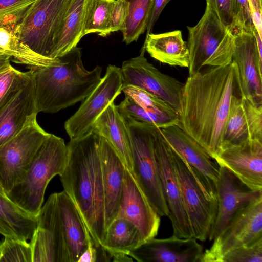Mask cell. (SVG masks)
I'll use <instances>...</instances> for the list:
<instances>
[{
  "mask_svg": "<svg viewBox=\"0 0 262 262\" xmlns=\"http://www.w3.org/2000/svg\"><path fill=\"white\" fill-rule=\"evenodd\" d=\"M220 21L234 35L237 33L234 0H206Z\"/></svg>",
  "mask_w": 262,
  "mask_h": 262,
  "instance_id": "cell-38",
  "label": "cell"
},
{
  "mask_svg": "<svg viewBox=\"0 0 262 262\" xmlns=\"http://www.w3.org/2000/svg\"><path fill=\"white\" fill-rule=\"evenodd\" d=\"M67 156V145L63 139L50 134L38 148L22 180L6 196L37 217L47 187L52 178L62 172Z\"/></svg>",
  "mask_w": 262,
  "mask_h": 262,
  "instance_id": "cell-4",
  "label": "cell"
},
{
  "mask_svg": "<svg viewBox=\"0 0 262 262\" xmlns=\"http://www.w3.org/2000/svg\"><path fill=\"white\" fill-rule=\"evenodd\" d=\"M237 33L241 31L252 32V21L248 0H234Z\"/></svg>",
  "mask_w": 262,
  "mask_h": 262,
  "instance_id": "cell-41",
  "label": "cell"
},
{
  "mask_svg": "<svg viewBox=\"0 0 262 262\" xmlns=\"http://www.w3.org/2000/svg\"><path fill=\"white\" fill-rule=\"evenodd\" d=\"M0 262H32L30 243L4 237L0 243Z\"/></svg>",
  "mask_w": 262,
  "mask_h": 262,
  "instance_id": "cell-35",
  "label": "cell"
},
{
  "mask_svg": "<svg viewBox=\"0 0 262 262\" xmlns=\"http://www.w3.org/2000/svg\"><path fill=\"white\" fill-rule=\"evenodd\" d=\"M6 53V52L2 49H0V54Z\"/></svg>",
  "mask_w": 262,
  "mask_h": 262,
  "instance_id": "cell-48",
  "label": "cell"
},
{
  "mask_svg": "<svg viewBox=\"0 0 262 262\" xmlns=\"http://www.w3.org/2000/svg\"><path fill=\"white\" fill-rule=\"evenodd\" d=\"M99 154L104 193L106 230L116 218L118 211L126 167L113 147L102 137L100 138Z\"/></svg>",
  "mask_w": 262,
  "mask_h": 262,
  "instance_id": "cell-22",
  "label": "cell"
},
{
  "mask_svg": "<svg viewBox=\"0 0 262 262\" xmlns=\"http://www.w3.org/2000/svg\"><path fill=\"white\" fill-rule=\"evenodd\" d=\"M92 132L104 138L113 147L125 167L132 170L130 141L123 116L114 102L110 103L95 121Z\"/></svg>",
  "mask_w": 262,
  "mask_h": 262,
  "instance_id": "cell-23",
  "label": "cell"
},
{
  "mask_svg": "<svg viewBox=\"0 0 262 262\" xmlns=\"http://www.w3.org/2000/svg\"><path fill=\"white\" fill-rule=\"evenodd\" d=\"M18 21L8 20L0 23V48L8 53L13 61L26 65L29 69L50 65L58 58L41 57L20 43L16 38L15 29Z\"/></svg>",
  "mask_w": 262,
  "mask_h": 262,
  "instance_id": "cell-28",
  "label": "cell"
},
{
  "mask_svg": "<svg viewBox=\"0 0 262 262\" xmlns=\"http://www.w3.org/2000/svg\"><path fill=\"white\" fill-rule=\"evenodd\" d=\"M35 0H0V20L27 9Z\"/></svg>",
  "mask_w": 262,
  "mask_h": 262,
  "instance_id": "cell-42",
  "label": "cell"
},
{
  "mask_svg": "<svg viewBox=\"0 0 262 262\" xmlns=\"http://www.w3.org/2000/svg\"><path fill=\"white\" fill-rule=\"evenodd\" d=\"M31 70L37 113H55L82 102L102 79L100 66L85 69L77 47L53 64Z\"/></svg>",
  "mask_w": 262,
  "mask_h": 262,
  "instance_id": "cell-3",
  "label": "cell"
},
{
  "mask_svg": "<svg viewBox=\"0 0 262 262\" xmlns=\"http://www.w3.org/2000/svg\"><path fill=\"white\" fill-rule=\"evenodd\" d=\"M143 50L156 60L171 66L188 68L189 54L187 44L180 30L146 36Z\"/></svg>",
  "mask_w": 262,
  "mask_h": 262,
  "instance_id": "cell-25",
  "label": "cell"
},
{
  "mask_svg": "<svg viewBox=\"0 0 262 262\" xmlns=\"http://www.w3.org/2000/svg\"><path fill=\"white\" fill-rule=\"evenodd\" d=\"M154 143L163 194L169 211L168 217L172 227V235L179 238L193 237L172 161V148L157 127L154 132Z\"/></svg>",
  "mask_w": 262,
  "mask_h": 262,
  "instance_id": "cell-11",
  "label": "cell"
},
{
  "mask_svg": "<svg viewBox=\"0 0 262 262\" xmlns=\"http://www.w3.org/2000/svg\"><path fill=\"white\" fill-rule=\"evenodd\" d=\"M116 218L125 219L134 224L145 242L155 237L158 234L160 216L152 208L131 171L126 167Z\"/></svg>",
  "mask_w": 262,
  "mask_h": 262,
  "instance_id": "cell-17",
  "label": "cell"
},
{
  "mask_svg": "<svg viewBox=\"0 0 262 262\" xmlns=\"http://www.w3.org/2000/svg\"><path fill=\"white\" fill-rule=\"evenodd\" d=\"M171 0H153L148 26L146 29V35L152 33L153 27L158 20L160 15L166 5Z\"/></svg>",
  "mask_w": 262,
  "mask_h": 262,
  "instance_id": "cell-44",
  "label": "cell"
},
{
  "mask_svg": "<svg viewBox=\"0 0 262 262\" xmlns=\"http://www.w3.org/2000/svg\"><path fill=\"white\" fill-rule=\"evenodd\" d=\"M122 88L120 68L109 65L99 84L65 122L64 128L70 139L82 137L91 132L97 118L110 103L114 102L121 94Z\"/></svg>",
  "mask_w": 262,
  "mask_h": 262,
  "instance_id": "cell-14",
  "label": "cell"
},
{
  "mask_svg": "<svg viewBox=\"0 0 262 262\" xmlns=\"http://www.w3.org/2000/svg\"><path fill=\"white\" fill-rule=\"evenodd\" d=\"M262 0H248L251 17L254 27L262 37Z\"/></svg>",
  "mask_w": 262,
  "mask_h": 262,
  "instance_id": "cell-43",
  "label": "cell"
},
{
  "mask_svg": "<svg viewBox=\"0 0 262 262\" xmlns=\"http://www.w3.org/2000/svg\"><path fill=\"white\" fill-rule=\"evenodd\" d=\"M242 95L236 63L211 67L189 76L184 84L180 126L213 159L219 152L234 95Z\"/></svg>",
  "mask_w": 262,
  "mask_h": 262,
  "instance_id": "cell-1",
  "label": "cell"
},
{
  "mask_svg": "<svg viewBox=\"0 0 262 262\" xmlns=\"http://www.w3.org/2000/svg\"><path fill=\"white\" fill-rule=\"evenodd\" d=\"M220 262H262V239L229 250Z\"/></svg>",
  "mask_w": 262,
  "mask_h": 262,
  "instance_id": "cell-37",
  "label": "cell"
},
{
  "mask_svg": "<svg viewBox=\"0 0 262 262\" xmlns=\"http://www.w3.org/2000/svg\"><path fill=\"white\" fill-rule=\"evenodd\" d=\"M203 252L195 238L172 235L147 240L130 251L128 255L138 262H202Z\"/></svg>",
  "mask_w": 262,
  "mask_h": 262,
  "instance_id": "cell-20",
  "label": "cell"
},
{
  "mask_svg": "<svg viewBox=\"0 0 262 262\" xmlns=\"http://www.w3.org/2000/svg\"><path fill=\"white\" fill-rule=\"evenodd\" d=\"M35 114L37 112L32 70L27 81L0 102V145L17 134Z\"/></svg>",
  "mask_w": 262,
  "mask_h": 262,
  "instance_id": "cell-21",
  "label": "cell"
},
{
  "mask_svg": "<svg viewBox=\"0 0 262 262\" xmlns=\"http://www.w3.org/2000/svg\"><path fill=\"white\" fill-rule=\"evenodd\" d=\"M115 0H86L83 36L90 33L99 36L108 35L107 29L111 13Z\"/></svg>",
  "mask_w": 262,
  "mask_h": 262,
  "instance_id": "cell-32",
  "label": "cell"
},
{
  "mask_svg": "<svg viewBox=\"0 0 262 262\" xmlns=\"http://www.w3.org/2000/svg\"><path fill=\"white\" fill-rule=\"evenodd\" d=\"M160 129L170 146L188 164L207 197L217 202L218 164L180 125L173 124Z\"/></svg>",
  "mask_w": 262,
  "mask_h": 262,
  "instance_id": "cell-13",
  "label": "cell"
},
{
  "mask_svg": "<svg viewBox=\"0 0 262 262\" xmlns=\"http://www.w3.org/2000/svg\"><path fill=\"white\" fill-rule=\"evenodd\" d=\"M214 160L249 189L262 191V141L250 139L221 149Z\"/></svg>",
  "mask_w": 262,
  "mask_h": 262,
  "instance_id": "cell-18",
  "label": "cell"
},
{
  "mask_svg": "<svg viewBox=\"0 0 262 262\" xmlns=\"http://www.w3.org/2000/svg\"><path fill=\"white\" fill-rule=\"evenodd\" d=\"M0 49H2L1 48H0ZM3 50V49H2Z\"/></svg>",
  "mask_w": 262,
  "mask_h": 262,
  "instance_id": "cell-49",
  "label": "cell"
},
{
  "mask_svg": "<svg viewBox=\"0 0 262 262\" xmlns=\"http://www.w3.org/2000/svg\"><path fill=\"white\" fill-rule=\"evenodd\" d=\"M242 104L247 116L251 139L262 141V105H258L242 97Z\"/></svg>",
  "mask_w": 262,
  "mask_h": 262,
  "instance_id": "cell-39",
  "label": "cell"
},
{
  "mask_svg": "<svg viewBox=\"0 0 262 262\" xmlns=\"http://www.w3.org/2000/svg\"><path fill=\"white\" fill-rule=\"evenodd\" d=\"M37 114L0 145V184L6 194L25 176L38 148L50 135L38 124Z\"/></svg>",
  "mask_w": 262,
  "mask_h": 262,
  "instance_id": "cell-8",
  "label": "cell"
},
{
  "mask_svg": "<svg viewBox=\"0 0 262 262\" xmlns=\"http://www.w3.org/2000/svg\"><path fill=\"white\" fill-rule=\"evenodd\" d=\"M242 95H236L232 97L220 150L240 144L250 139L249 125L242 104Z\"/></svg>",
  "mask_w": 262,
  "mask_h": 262,
  "instance_id": "cell-30",
  "label": "cell"
},
{
  "mask_svg": "<svg viewBox=\"0 0 262 262\" xmlns=\"http://www.w3.org/2000/svg\"><path fill=\"white\" fill-rule=\"evenodd\" d=\"M32 262H71L59 212L57 193H52L37 215L30 239Z\"/></svg>",
  "mask_w": 262,
  "mask_h": 262,
  "instance_id": "cell-12",
  "label": "cell"
},
{
  "mask_svg": "<svg viewBox=\"0 0 262 262\" xmlns=\"http://www.w3.org/2000/svg\"><path fill=\"white\" fill-rule=\"evenodd\" d=\"M32 70L20 72L11 64L0 71V102L11 92L21 88L28 80Z\"/></svg>",
  "mask_w": 262,
  "mask_h": 262,
  "instance_id": "cell-36",
  "label": "cell"
},
{
  "mask_svg": "<svg viewBox=\"0 0 262 262\" xmlns=\"http://www.w3.org/2000/svg\"><path fill=\"white\" fill-rule=\"evenodd\" d=\"M11 56L7 53L0 54V71L10 65Z\"/></svg>",
  "mask_w": 262,
  "mask_h": 262,
  "instance_id": "cell-46",
  "label": "cell"
},
{
  "mask_svg": "<svg viewBox=\"0 0 262 262\" xmlns=\"http://www.w3.org/2000/svg\"><path fill=\"white\" fill-rule=\"evenodd\" d=\"M128 7L126 1L115 0L108 26V35L122 30L128 14Z\"/></svg>",
  "mask_w": 262,
  "mask_h": 262,
  "instance_id": "cell-40",
  "label": "cell"
},
{
  "mask_svg": "<svg viewBox=\"0 0 262 262\" xmlns=\"http://www.w3.org/2000/svg\"><path fill=\"white\" fill-rule=\"evenodd\" d=\"M122 91L148 112L179 119V113L167 102L143 89L126 86Z\"/></svg>",
  "mask_w": 262,
  "mask_h": 262,
  "instance_id": "cell-33",
  "label": "cell"
},
{
  "mask_svg": "<svg viewBox=\"0 0 262 262\" xmlns=\"http://www.w3.org/2000/svg\"><path fill=\"white\" fill-rule=\"evenodd\" d=\"M86 0H73L56 30L50 58L62 56L77 47L83 35Z\"/></svg>",
  "mask_w": 262,
  "mask_h": 262,
  "instance_id": "cell-26",
  "label": "cell"
},
{
  "mask_svg": "<svg viewBox=\"0 0 262 262\" xmlns=\"http://www.w3.org/2000/svg\"><path fill=\"white\" fill-rule=\"evenodd\" d=\"M37 217L28 213L0 193V234L4 237L30 240L36 228Z\"/></svg>",
  "mask_w": 262,
  "mask_h": 262,
  "instance_id": "cell-27",
  "label": "cell"
},
{
  "mask_svg": "<svg viewBox=\"0 0 262 262\" xmlns=\"http://www.w3.org/2000/svg\"><path fill=\"white\" fill-rule=\"evenodd\" d=\"M73 0H35L16 25L19 42L32 52L51 58L54 37Z\"/></svg>",
  "mask_w": 262,
  "mask_h": 262,
  "instance_id": "cell-7",
  "label": "cell"
},
{
  "mask_svg": "<svg viewBox=\"0 0 262 262\" xmlns=\"http://www.w3.org/2000/svg\"><path fill=\"white\" fill-rule=\"evenodd\" d=\"M123 87L134 86L161 98L179 114L184 84L160 72L143 55L123 62Z\"/></svg>",
  "mask_w": 262,
  "mask_h": 262,
  "instance_id": "cell-15",
  "label": "cell"
},
{
  "mask_svg": "<svg viewBox=\"0 0 262 262\" xmlns=\"http://www.w3.org/2000/svg\"><path fill=\"white\" fill-rule=\"evenodd\" d=\"M189 54V76L203 67H225L232 61L234 35L206 5L205 12L194 26L187 27Z\"/></svg>",
  "mask_w": 262,
  "mask_h": 262,
  "instance_id": "cell-5",
  "label": "cell"
},
{
  "mask_svg": "<svg viewBox=\"0 0 262 262\" xmlns=\"http://www.w3.org/2000/svg\"><path fill=\"white\" fill-rule=\"evenodd\" d=\"M144 242L134 224L125 219L115 218L106 229L103 247L111 256L115 253L128 255L130 251Z\"/></svg>",
  "mask_w": 262,
  "mask_h": 262,
  "instance_id": "cell-29",
  "label": "cell"
},
{
  "mask_svg": "<svg viewBox=\"0 0 262 262\" xmlns=\"http://www.w3.org/2000/svg\"><path fill=\"white\" fill-rule=\"evenodd\" d=\"M262 239V194L239 208L231 217L211 247L203 252L202 262H220L229 250Z\"/></svg>",
  "mask_w": 262,
  "mask_h": 262,
  "instance_id": "cell-9",
  "label": "cell"
},
{
  "mask_svg": "<svg viewBox=\"0 0 262 262\" xmlns=\"http://www.w3.org/2000/svg\"><path fill=\"white\" fill-rule=\"evenodd\" d=\"M123 117L130 137L131 172L157 213L160 217L168 216L169 211L163 194L155 154L154 132L156 126Z\"/></svg>",
  "mask_w": 262,
  "mask_h": 262,
  "instance_id": "cell-6",
  "label": "cell"
},
{
  "mask_svg": "<svg viewBox=\"0 0 262 262\" xmlns=\"http://www.w3.org/2000/svg\"><path fill=\"white\" fill-rule=\"evenodd\" d=\"M262 194L249 189L228 169L220 166L216 186L217 212L208 239L213 241L242 207Z\"/></svg>",
  "mask_w": 262,
  "mask_h": 262,
  "instance_id": "cell-19",
  "label": "cell"
},
{
  "mask_svg": "<svg viewBox=\"0 0 262 262\" xmlns=\"http://www.w3.org/2000/svg\"><path fill=\"white\" fill-rule=\"evenodd\" d=\"M172 158L192 236L204 241L215 219L217 202L207 197L188 164L172 148Z\"/></svg>",
  "mask_w": 262,
  "mask_h": 262,
  "instance_id": "cell-10",
  "label": "cell"
},
{
  "mask_svg": "<svg viewBox=\"0 0 262 262\" xmlns=\"http://www.w3.org/2000/svg\"><path fill=\"white\" fill-rule=\"evenodd\" d=\"M0 193L3 194H4V195H6L5 192H4V190H3V188H2V186H1V184H0Z\"/></svg>",
  "mask_w": 262,
  "mask_h": 262,
  "instance_id": "cell-47",
  "label": "cell"
},
{
  "mask_svg": "<svg viewBox=\"0 0 262 262\" xmlns=\"http://www.w3.org/2000/svg\"><path fill=\"white\" fill-rule=\"evenodd\" d=\"M125 96L124 100L118 105H116L118 111L124 116L160 128L173 124L180 125L179 119L148 112L131 98Z\"/></svg>",
  "mask_w": 262,
  "mask_h": 262,
  "instance_id": "cell-34",
  "label": "cell"
},
{
  "mask_svg": "<svg viewBox=\"0 0 262 262\" xmlns=\"http://www.w3.org/2000/svg\"><path fill=\"white\" fill-rule=\"evenodd\" d=\"M57 202L71 262H78L88 247L90 233L75 205L64 191L57 193Z\"/></svg>",
  "mask_w": 262,
  "mask_h": 262,
  "instance_id": "cell-24",
  "label": "cell"
},
{
  "mask_svg": "<svg viewBox=\"0 0 262 262\" xmlns=\"http://www.w3.org/2000/svg\"><path fill=\"white\" fill-rule=\"evenodd\" d=\"M232 61L237 67L243 97L262 105V57L252 32L241 31L234 35Z\"/></svg>",
  "mask_w": 262,
  "mask_h": 262,
  "instance_id": "cell-16",
  "label": "cell"
},
{
  "mask_svg": "<svg viewBox=\"0 0 262 262\" xmlns=\"http://www.w3.org/2000/svg\"><path fill=\"white\" fill-rule=\"evenodd\" d=\"M100 138L91 132L70 139L59 177L63 191L77 207L95 244L103 247L106 229Z\"/></svg>",
  "mask_w": 262,
  "mask_h": 262,
  "instance_id": "cell-2",
  "label": "cell"
},
{
  "mask_svg": "<svg viewBox=\"0 0 262 262\" xmlns=\"http://www.w3.org/2000/svg\"><path fill=\"white\" fill-rule=\"evenodd\" d=\"M112 260L114 262H130L133 258L127 254L123 253H115L112 255Z\"/></svg>",
  "mask_w": 262,
  "mask_h": 262,
  "instance_id": "cell-45",
  "label": "cell"
},
{
  "mask_svg": "<svg viewBox=\"0 0 262 262\" xmlns=\"http://www.w3.org/2000/svg\"><path fill=\"white\" fill-rule=\"evenodd\" d=\"M128 2V14L120 31L126 45L136 41L146 31L153 0H125Z\"/></svg>",
  "mask_w": 262,
  "mask_h": 262,
  "instance_id": "cell-31",
  "label": "cell"
}]
</instances>
